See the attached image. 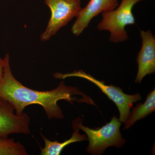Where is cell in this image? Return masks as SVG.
<instances>
[{
  "mask_svg": "<svg viewBox=\"0 0 155 155\" xmlns=\"http://www.w3.org/2000/svg\"><path fill=\"white\" fill-rule=\"evenodd\" d=\"M142 38V47L140 51L137 62L138 72L135 83H141L147 75L155 72V38L150 30L140 31Z\"/></svg>",
  "mask_w": 155,
  "mask_h": 155,
  "instance_id": "cell-7",
  "label": "cell"
},
{
  "mask_svg": "<svg viewBox=\"0 0 155 155\" xmlns=\"http://www.w3.org/2000/svg\"><path fill=\"white\" fill-rule=\"evenodd\" d=\"M119 5L118 0H90L76 17L71 29L72 34L79 36L94 18L104 12L116 9Z\"/></svg>",
  "mask_w": 155,
  "mask_h": 155,
  "instance_id": "cell-8",
  "label": "cell"
},
{
  "mask_svg": "<svg viewBox=\"0 0 155 155\" xmlns=\"http://www.w3.org/2000/svg\"><path fill=\"white\" fill-rule=\"evenodd\" d=\"M25 147L13 138L0 136V155H27Z\"/></svg>",
  "mask_w": 155,
  "mask_h": 155,
  "instance_id": "cell-11",
  "label": "cell"
},
{
  "mask_svg": "<svg viewBox=\"0 0 155 155\" xmlns=\"http://www.w3.org/2000/svg\"><path fill=\"white\" fill-rule=\"evenodd\" d=\"M72 128L74 131L71 137L63 142L51 141L41 134L42 138L44 141L45 146L43 148L41 149L40 155H59L67 146L74 143L87 140L86 134H81L79 133V129L77 127L75 120L72 122Z\"/></svg>",
  "mask_w": 155,
  "mask_h": 155,
  "instance_id": "cell-9",
  "label": "cell"
},
{
  "mask_svg": "<svg viewBox=\"0 0 155 155\" xmlns=\"http://www.w3.org/2000/svg\"><path fill=\"white\" fill-rule=\"evenodd\" d=\"M79 130L85 133L89 141L87 152L93 155H102L106 149L110 147L119 148L126 143L120 132L122 122L115 116L106 125L97 129H93L84 126L83 119L80 117L74 119Z\"/></svg>",
  "mask_w": 155,
  "mask_h": 155,
  "instance_id": "cell-2",
  "label": "cell"
},
{
  "mask_svg": "<svg viewBox=\"0 0 155 155\" xmlns=\"http://www.w3.org/2000/svg\"><path fill=\"white\" fill-rule=\"evenodd\" d=\"M155 111V89L148 94L144 103H138L128 115L125 123L124 129L132 127L138 120L144 119Z\"/></svg>",
  "mask_w": 155,
  "mask_h": 155,
  "instance_id": "cell-10",
  "label": "cell"
},
{
  "mask_svg": "<svg viewBox=\"0 0 155 155\" xmlns=\"http://www.w3.org/2000/svg\"><path fill=\"white\" fill-rule=\"evenodd\" d=\"M5 67V59L0 57V82L2 79Z\"/></svg>",
  "mask_w": 155,
  "mask_h": 155,
  "instance_id": "cell-12",
  "label": "cell"
},
{
  "mask_svg": "<svg viewBox=\"0 0 155 155\" xmlns=\"http://www.w3.org/2000/svg\"><path fill=\"white\" fill-rule=\"evenodd\" d=\"M51 11L45 30L41 35L42 41L49 40L74 17H77L82 8L81 0H45Z\"/></svg>",
  "mask_w": 155,
  "mask_h": 155,
  "instance_id": "cell-5",
  "label": "cell"
},
{
  "mask_svg": "<svg viewBox=\"0 0 155 155\" xmlns=\"http://www.w3.org/2000/svg\"><path fill=\"white\" fill-rule=\"evenodd\" d=\"M4 59L5 67L0 82V98L10 103L17 115L23 114L27 106L37 104L42 107L49 119H63L64 114L58 104L60 100H65L71 104L76 101L89 104L86 99L92 105L97 107L91 97L78 87L66 85L63 81L58 87L47 91L35 90L24 86L12 73L8 54L5 56Z\"/></svg>",
  "mask_w": 155,
  "mask_h": 155,
  "instance_id": "cell-1",
  "label": "cell"
},
{
  "mask_svg": "<svg viewBox=\"0 0 155 155\" xmlns=\"http://www.w3.org/2000/svg\"><path fill=\"white\" fill-rule=\"evenodd\" d=\"M53 75L56 79H60L71 77L81 78L94 84L115 103L119 110V121L122 123H125L127 120L133 104L141 99V95L139 94L133 95L126 94L120 87L113 85H107L104 81L97 80L89 73L84 72L83 70L74 71L66 74L56 73Z\"/></svg>",
  "mask_w": 155,
  "mask_h": 155,
  "instance_id": "cell-4",
  "label": "cell"
},
{
  "mask_svg": "<svg viewBox=\"0 0 155 155\" xmlns=\"http://www.w3.org/2000/svg\"><path fill=\"white\" fill-rule=\"evenodd\" d=\"M29 125L28 114L17 115L11 104L0 98V136L8 137L12 134H30Z\"/></svg>",
  "mask_w": 155,
  "mask_h": 155,
  "instance_id": "cell-6",
  "label": "cell"
},
{
  "mask_svg": "<svg viewBox=\"0 0 155 155\" xmlns=\"http://www.w3.org/2000/svg\"><path fill=\"white\" fill-rule=\"evenodd\" d=\"M143 1L145 0H122L116 9L102 13V19L98 25V29L110 31V41L112 42L125 41L128 38L125 28L135 24L134 7Z\"/></svg>",
  "mask_w": 155,
  "mask_h": 155,
  "instance_id": "cell-3",
  "label": "cell"
}]
</instances>
